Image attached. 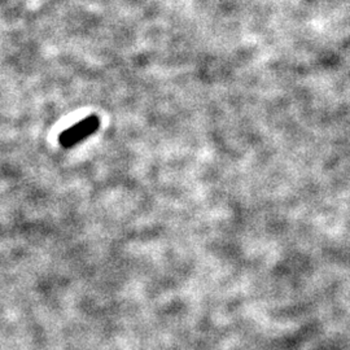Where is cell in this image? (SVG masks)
Returning <instances> with one entry per match:
<instances>
[{"mask_svg": "<svg viewBox=\"0 0 350 350\" xmlns=\"http://www.w3.org/2000/svg\"><path fill=\"white\" fill-rule=\"evenodd\" d=\"M99 118L95 116H90V117L84 118L82 121H79L77 125L71 126L67 130H65L58 138L60 144L64 148H70L82 142L83 139L88 138L90 135L94 134L99 128Z\"/></svg>", "mask_w": 350, "mask_h": 350, "instance_id": "obj_1", "label": "cell"}]
</instances>
